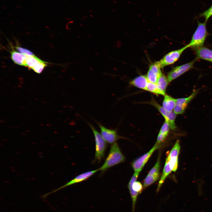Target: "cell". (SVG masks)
<instances>
[{"instance_id":"1","label":"cell","mask_w":212,"mask_h":212,"mask_svg":"<svg viewBox=\"0 0 212 212\" xmlns=\"http://www.w3.org/2000/svg\"><path fill=\"white\" fill-rule=\"evenodd\" d=\"M125 157L122 153L116 142L112 144L110 146L109 153L104 163L98 168L102 175L110 168L123 162Z\"/></svg>"},{"instance_id":"2","label":"cell","mask_w":212,"mask_h":212,"mask_svg":"<svg viewBox=\"0 0 212 212\" xmlns=\"http://www.w3.org/2000/svg\"><path fill=\"white\" fill-rule=\"evenodd\" d=\"M92 131L95 142V153L93 162L100 163L105 156L107 147V143L102 136L100 133L90 123L87 122Z\"/></svg>"},{"instance_id":"3","label":"cell","mask_w":212,"mask_h":212,"mask_svg":"<svg viewBox=\"0 0 212 212\" xmlns=\"http://www.w3.org/2000/svg\"><path fill=\"white\" fill-rule=\"evenodd\" d=\"M198 26L190 42L189 47L198 48L202 47L207 35L206 24V22L201 23L198 21Z\"/></svg>"},{"instance_id":"4","label":"cell","mask_w":212,"mask_h":212,"mask_svg":"<svg viewBox=\"0 0 212 212\" xmlns=\"http://www.w3.org/2000/svg\"><path fill=\"white\" fill-rule=\"evenodd\" d=\"M98 171H99V169H97L95 170L87 171L80 174L62 186L53 191L45 193L43 195L42 198H45L49 195L57 192L67 186L85 181L92 176Z\"/></svg>"},{"instance_id":"5","label":"cell","mask_w":212,"mask_h":212,"mask_svg":"<svg viewBox=\"0 0 212 212\" xmlns=\"http://www.w3.org/2000/svg\"><path fill=\"white\" fill-rule=\"evenodd\" d=\"M160 146V143L156 142L148 152L136 159L132 162V166L135 172L139 173L153 152Z\"/></svg>"},{"instance_id":"6","label":"cell","mask_w":212,"mask_h":212,"mask_svg":"<svg viewBox=\"0 0 212 212\" xmlns=\"http://www.w3.org/2000/svg\"><path fill=\"white\" fill-rule=\"evenodd\" d=\"M94 120L100 128L102 136L107 143L112 144L122 138L117 134L116 129L108 128L100 122Z\"/></svg>"},{"instance_id":"7","label":"cell","mask_w":212,"mask_h":212,"mask_svg":"<svg viewBox=\"0 0 212 212\" xmlns=\"http://www.w3.org/2000/svg\"><path fill=\"white\" fill-rule=\"evenodd\" d=\"M188 47L187 44L180 49L168 53L159 61L161 68L173 64L178 59L183 52Z\"/></svg>"},{"instance_id":"8","label":"cell","mask_w":212,"mask_h":212,"mask_svg":"<svg viewBox=\"0 0 212 212\" xmlns=\"http://www.w3.org/2000/svg\"><path fill=\"white\" fill-rule=\"evenodd\" d=\"M149 104L155 107L164 117L165 121L168 124L170 128L174 130L176 128L175 122L176 117V114L174 112H168L162 107L160 106L153 99H151Z\"/></svg>"},{"instance_id":"9","label":"cell","mask_w":212,"mask_h":212,"mask_svg":"<svg viewBox=\"0 0 212 212\" xmlns=\"http://www.w3.org/2000/svg\"><path fill=\"white\" fill-rule=\"evenodd\" d=\"M160 158L158 157L154 166L149 171L145 178L143 183V187L145 188L157 181L160 176Z\"/></svg>"},{"instance_id":"10","label":"cell","mask_w":212,"mask_h":212,"mask_svg":"<svg viewBox=\"0 0 212 212\" xmlns=\"http://www.w3.org/2000/svg\"><path fill=\"white\" fill-rule=\"evenodd\" d=\"M196 61L195 60L173 68L168 74L167 78L169 82H170L191 69L193 67Z\"/></svg>"},{"instance_id":"11","label":"cell","mask_w":212,"mask_h":212,"mask_svg":"<svg viewBox=\"0 0 212 212\" xmlns=\"http://www.w3.org/2000/svg\"><path fill=\"white\" fill-rule=\"evenodd\" d=\"M180 147L179 140H177L166 158L172 170L175 172L178 167V156Z\"/></svg>"},{"instance_id":"12","label":"cell","mask_w":212,"mask_h":212,"mask_svg":"<svg viewBox=\"0 0 212 212\" xmlns=\"http://www.w3.org/2000/svg\"><path fill=\"white\" fill-rule=\"evenodd\" d=\"M198 90H194L188 97L176 99L174 112L177 114H181L185 111L187 105L198 93Z\"/></svg>"},{"instance_id":"13","label":"cell","mask_w":212,"mask_h":212,"mask_svg":"<svg viewBox=\"0 0 212 212\" xmlns=\"http://www.w3.org/2000/svg\"><path fill=\"white\" fill-rule=\"evenodd\" d=\"M161 68L159 61L155 62L150 66L146 75L149 82L156 83L159 77L162 74L161 72Z\"/></svg>"},{"instance_id":"14","label":"cell","mask_w":212,"mask_h":212,"mask_svg":"<svg viewBox=\"0 0 212 212\" xmlns=\"http://www.w3.org/2000/svg\"><path fill=\"white\" fill-rule=\"evenodd\" d=\"M139 173L135 172L130 180L128 185V187L131 195L132 201V212H135L136 202L139 193L134 191L132 188L133 183L137 180L138 176Z\"/></svg>"},{"instance_id":"15","label":"cell","mask_w":212,"mask_h":212,"mask_svg":"<svg viewBox=\"0 0 212 212\" xmlns=\"http://www.w3.org/2000/svg\"><path fill=\"white\" fill-rule=\"evenodd\" d=\"M196 52L198 58L212 62V50L206 47H202L196 48Z\"/></svg>"},{"instance_id":"16","label":"cell","mask_w":212,"mask_h":212,"mask_svg":"<svg viewBox=\"0 0 212 212\" xmlns=\"http://www.w3.org/2000/svg\"><path fill=\"white\" fill-rule=\"evenodd\" d=\"M11 57L14 63L21 66H26L27 55L14 50L11 52Z\"/></svg>"},{"instance_id":"17","label":"cell","mask_w":212,"mask_h":212,"mask_svg":"<svg viewBox=\"0 0 212 212\" xmlns=\"http://www.w3.org/2000/svg\"><path fill=\"white\" fill-rule=\"evenodd\" d=\"M148 81L146 76L142 75L135 78L130 82V84L139 88L146 90Z\"/></svg>"},{"instance_id":"18","label":"cell","mask_w":212,"mask_h":212,"mask_svg":"<svg viewBox=\"0 0 212 212\" xmlns=\"http://www.w3.org/2000/svg\"><path fill=\"white\" fill-rule=\"evenodd\" d=\"M176 99L167 95H165L163 100L162 107L168 112H170L174 110Z\"/></svg>"},{"instance_id":"19","label":"cell","mask_w":212,"mask_h":212,"mask_svg":"<svg viewBox=\"0 0 212 212\" xmlns=\"http://www.w3.org/2000/svg\"><path fill=\"white\" fill-rule=\"evenodd\" d=\"M168 83L167 78L162 74L156 83L159 90L165 95V91Z\"/></svg>"},{"instance_id":"20","label":"cell","mask_w":212,"mask_h":212,"mask_svg":"<svg viewBox=\"0 0 212 212\" xmlns=\"http://www.w3.org/2000/svg\"><path fill=\"white\" fill-rule=\"evenodd\" d=\"M172 170L170 167L168 163L165 161V165L163 168V173L161 176L160 180L157 189L156 191L158 192L162 184L164 182L167 177L171 173Z\"/></svg>"},{"instance_id":"21","label":"cell","mask_w":212,"mask_h":212,"mask_svg":"<svg viewBox=\"0 0 212 212\" xmlns=\"http://www.w3.org/2000/svg\"><path fill=\"white\" fill-rule=\"evenodd\" d=\"M42 61L35 55H27L25 67H27L32 69L39 62Z\"/></svg>"},{"instance_id":"22","label":"cell","mask_w":212,"mask_h":212,"mask_svg":"<svg viewBox=\"0 0 212 212\" xmlns=\"http://www.w3.org/2000/svg\"><path fill=\"white\" fill-rule=\"evenodd\" d=\"M145 90L156 94L165 95L159 90L156 83L149 82L148 83Z\"/></svg>"},{"instance_id":"23","label":"cell","mask_w":212,"mask_h":212,"mask_svg":"<svg viewBox=\"0 0 212 212\" xmlns=\"http://www.w3.org/2000/svg\"><path fill=\"white\" fill-rule=\"evenodd\" d=\"M212 16V5L208 9L199 14V17H203L205 19V21H207Z\"/></svg>"},{"instance_id":"24","label":"cell","mask_w":212,"mask_h":212,"mask_svg":"<svg viewBox=\"0 0 212 212\" xmlns=\"http://www.w3.org/2000/svg\"><path fill=\"white\" fill-rule=\"evenodd\" d=\"M47 66V64L45 62L42 61L35 66L32 69L37 73H40Z\"/></svg>"},{"instance_id":"25","label":"cell","mask_w":212,"mask_h":212,"mask_svg":"<svg viewBox=\"0 0 212 212\" xmlns=\"http://www.w3.org/2000/svg\"><path fill=\"white\" fill-rule=\"evenodd\" d=\"M170 128L168 124L165 121L159 131V134H162L167 136Z\"/></svg>"},{"instance_id":"26","label":"cell","mask_w":212,"mask_h":212,"mask_svg":"<svg viewBox=\"0 0 212 212\" xmlns=\"http://www.w3.org/2000/svg\"><path fill=\"white\" fill-rule=\"evenodd\" d=\"M132 189L140 193H141L143 187L141 183L139 181H135L132 186Z\"/></svg>"},{"instance_id":"27","label":"cell","mask_w":212,"mask_h":212,"mask_svg":"<svg viewBox=\"0 0 212 212\" xmlns=\"http://www.w3.org/2000/svg\"><path fill=\"white\" fill-rule=\"evenodd\" d=\"M15 48L19 52L28 56L34 55L29 50L19 47H16Z\"/></svg>"},{"instance_id":"28","label":"cell","mask_w":212,"mask_h":212,"mask_svg":"<svg viewBox=\"0 0 212 212\" xmlns=\"http://www.w3.org/2000/svg\"><path fill=\"white\" fill-rule=\"evenodd\" d=\"M16 7L17 8H20V7L19 6V5H16Z\"/></svg>"},{"instance_id":"29","label":"cell","mask_w":212,"mask_h":212,"mask_svg":"<svg viewBox=\"0 0 212 212\" xmlns=\"http://www.w3.org/2000/svg\"><path fill=\"white\" fill-rule=\"evenodd\" d=\"M2 8L3 9H5V10L6 9V8L5 7H4L2 6Z\"/></svg>"}]
</instances>
